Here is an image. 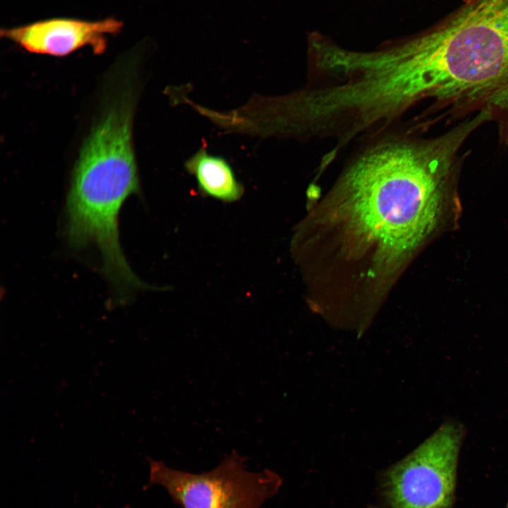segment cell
<instances>
[{
  "label": "cell",
  "mask_w": 508,
  "mask_h": 508,
  "mask_svg": "<svg viewBox=\"0 0 508 508\" xmlns=\"http://www.w3.org/2000/svg\"><path fill=\"white\" fill-rule=\"evenodd\" d=\"M133 102L113 104L82 146L66 202V234L75 250L95 246L102 272L119 298L145 286L133 273L119 240V217L126 199L139 193L132 140Z\"/></svg>",
  "instance_id": "3957f363"
},
{
  "label": "cell",
  "mask_w": 508,
  "mask_h": 508,
  "mask_svg": "<svg viewBox=\"0 0 508 508\" xmlns=\"http://www.w3.org/2000/svg\"><path fill=\"white\" fill-rule=\"evenodd\" d=\"M246 460L233 451L212 470L192 473L150 459L148 485L164 487L182 508H261L279 492L282 479L267 468L247 470Z\"/></svg>",
  "instance_id": "5b68a950"
},
{
  "label": "cell",
  "mask_w": 508,
  "mask_h": 508,
  "mask_svg": "<svg viewBox=\"0 0 508 508\" xmlns=\"http://www.w3.org/2000/svg\"><path fill=\"white\" fill-rule=\"evenodd\" d=\"M504 508H508V501H507V504Z\"/></svg>",
  "instance_id": "ba28073f"
},
{
  "label": "cell",
  "mask_w": 508,
  "mask_h": 508,
  "mask_svg": "<svg viewBox=\"0 0 508 508\" xmlns=\"http://www.w3.org/2000/svg\"><path fill=\"white\" fill-rule=\"evenodd\" d=\"M464 1H471V0H464Z\"/></svg>",
  "instance_id": "9c48e42d"
},
{
  "label": "cell",
  "mask_w": 508,
  "mask_h": 508,
  "mask_svg": "<svg viewBox=\"0 0 508 508\" xmlns=\"http://www.w3.org/2000/svg\"><path fill=\"white\" fill-rule=\"evenodd\" d=\"M464 429L443 423L382 479L387 508H453L457 467Z\"/></svg>",
  "instance_id": "277c9868"
},
{
  "label": "cell",
  "mask_w": 508,
  "mask_h": 508,
  "mask_svg": "<svg viewBox=\"0 0 508 508\" xmlns=\"http://www.w3.org/2000/svg\"><path fill=\"white\" fill-rule=\"evenodd\" d=\"M184 167L195 177L199 190L205 195L233 202L243 195V186L230 164L224 157L209 153L205 146L186 159Z\"/></svg>",
  "instance_id": "52a82bcc"
},
{
  "label": "cell",
  "mask_w": 508,
  "mask_h": 508,
  "mask_svg": "<svg viewBox=\"0 0 508 508\" xmlns=\"http://www.w3.org/2000/svg\"><path fill=\"white\" fill-rule=\"evenodd\" d=\"M486 122L478 114L431 137L397 126L362 140L336 193L383 257L401 258L433 229L447 186L463 164V146Z\"/></svg>",
  "instance_id": "6da1fadb"
},
{
  "label": "cell",
  "mask_w": 508,
  "mask_h": 508,
  "mask_svg": "<svg viewBox=\"0 0 508 508\" xmlns=\"http://www.w3.org/2000/svg\"><path fill=\"white\" fill-rule=\"evenodd\" d=\"M122 28L123 23L112 17L97 20L62 17L2 29L1 35L34 54L65 56L87 47L101 54L108 37Z\"/></svg>",
  "instance_id": "8992f818"
},
{
  "label": "cell",
  "mask_w": 508,
  "mask_h": 508,
  "mask_svg": "<svg viewBox=\"0 0 508 508\" xmlns=\"http://www.w3.org/2000/svg\"><path fill=\"white\" fill-rule=\"evenodd\" d=\"M430 128L484 114L508 145V0H471L397 42Z\"/></svg>",
  "instance_id": "7a4b0ae2"
}]
</instances>
